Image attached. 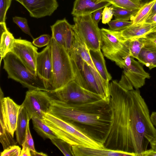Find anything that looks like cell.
I'll return each mask as SVG.
<instances>
[{
	"label": "cell",
	"mask_w": 156,
	"mask_h": 156,
	"mask_svg": "<svg viewBox=\"0 0 156 156\" xmlns=\"http://www.w3.org/2000/svg\"><path fill=\"white\" fill-rule=\"evenodd\" d=\"M111 122L103 143L104 148L143 156L156 139V128L139 89L128 90L117 81L109 85Z\"/></svg>",
	"instance_id": "obj_1"
},
{
	"label": "cell",
	"mask_w": 156,
	"mask_h": 156,
	"mask_svg": "<svg viewBox=\"0 0 156 156\" xmlns=\"http://www.w3.org/2000/svg\"><path fill=\"white\" fill-rule=\"evenodd\" d=\"M48 113L69 123L103 144L111 122L109 101L104 99L91 102L72 104L52 96Z\"/></svg>",
	"instance_id": "obj_2"
},
{
	"label": "cell",
	"mask_w": 156,
	"mask_h": 156,
	"mask_svg": "<svg viewBox=\"0 0 156 156\" xmlns=\"http://www.w3.org/2000/svg\"><path fill=\"white\" fill-rule=\"evenodd\" d=\"M74 72V80L83 89L109 101V82L104 80L97 71L84 61L75 51L69 54Z\"/></svg>",
	"instance_id": "obj_3"
},
{
	"label": "cell",
	"mask_w": 156,
	"mask_h": 156,
	"mask_svg": "<svg viewBox=\"0 0 156 156\" xmlns=\"http://www.w3.org/2000/svg\"><path fill=\"white\" fill-rule=\"evenodd\" d=\"M42 120L58 138L72 145L104 148L102 143L94 140L71 124L48 113H44Z\"/></svg>",
	"instance_id": "obj_4"
},
{
	"label": "cell",
	"mask_w": 156,
	"mask_h": 156,
	"mask_svg": "<svg viewBox=\"0 0 156 156\" xmlns=\"http://www.w3.org/2000/svg\"><path fill=\"white\" fill-rule=\"evenodd\" d=\"M3 59V69L9 78L20 83L28 90H51L49 86L37 75L31 73L12 52H9Z\"/></svg>",
	"instance_id": "obj_5"
},
{
	"label": "cell",
	"mask_w": 156,
	"mask_h": 156,
	"mask_svg": "<svg viewBox=\"0 0 156 156\" xmlns=\"http://www.w3.org/2000/svg\"><path fill=\"white\" fill-rule=\"evenodd\" d=\"M53 78L51 91L60 89L74 80V75L69 54L51 37Z\"/></svg>",
	"instance_id": "obj_6"
},
{
	"label": "cell",
	"mask_w": 156,
	"mask_h": 156,
	"mask_svg": "<svg viewBox=\"0 0 156 156\" xmlns=\"http://www.w3.org/2000/svg\"><path fill=\"white\" fill-rule=\"evenodd\" d=\"M74 32L84 42L90 50H101V29L94 21L92 14L83 16H74Z\"/></svg>",
	"instance_id": "obj_7"
},
{
	"label": "cell",
	"mask_w": 156,
	"mask_h": 156,
	"mask_svg": "<svg viewBox=\"0 0 156 156\" xmlns=\"http://www.w3.org/2000/svg\"><path fill=\"white\" fill-rule=\"evenodd\" d=\"M48 92L54 98L69 104H83L104 99L100 95L83 89L74 80L60 89Z\"/></svg>",
	"instance_id": "obj_8"
},
{
	"label": "cell",
	"mask_w": 156,
	"mask_h": 156,
	"mask_svg": "<svg viewBox=\"0 0 156 156\" xmlns=\"http://www.w3.org/2000/svg\"><path fill=\"white\" fill-rule=\"evenodd\" d=\"M51 98L48 91L28 90L22 104L27 111L30 120L34 116L42 119L44 113L48 112Z\"/></svg>",
	"instance_id": "obj_9"
},
{
	"label": "cell",
	"mask_w": 156,
	"mask_h": 156,
	"mask_svg": "<svg viewBox=\"0 0 156 156\" xmlns=\"http://www.w3.org/2000/svg\"><path fill=\"white\" fill-rule=\"evenodd\" d=\"M0 91V122L13 136L20 105L16 104L9 97H4L1 88Z\"/></svg>",
	"instance_id": "obj_10"
},
{
	"label": "cell",
	"mask_w": 156,
	"mask_h": 156,
	"mask_svg": "<svg viewBox=\"0 0 156 156\" xmlns=\"http://www.w3.org/2000/svg\"><path fill=\"white\" fill-rule=\"evenodd\" d=\"M37 48L30 42L20 38L16 39L10 51L16 55L33 73L36 74Z\"/></svg>",
	"instance_id": "obj_11"
},
{
	"label": "cell",
	"mask_w": 156,
	"mask_h": 156,
	"mask_svg": "<svg viewBox=\"0 0 156 156\" xmlns=\"http://www.w3.org/2000/svg\"><path fill=\"white\" fill-rule=\"evenodd\" d=\"M36 71V74L49 86L51 91L53 72L51 42L41 52H38Z\"/></svg>",
	"instance_id": "obj_12"
},
{
	"label": "cell",
	"mask_w": 156,
	"mask_h": 156,
	"mask_svg": "<svg viewBox=\"0 0 156 156\" xmlns=\"http://www.w3.org/2000/svg\"><path fill=\"white\" fill-rule=\"evenodd\" d=\"M22 5L36 18L51 16L58 6L57 0H22Z\"/></svg>",
	"instance_id": "obj_13"
},
{
	"label": "cell",
	"mask_w": 156,
	"mask_h": 156,
	"mask_svg": "<svg viewBox=\"0 0 156 156\" xmlns=\"http://www.w3.org/2000/svg\"><path fill=\"white\" fill-rule=\"evenodd\" d=\"M156 28V23L145 22L136 24H131L121 31H113L121 41L145 37Z\"/></svg>",
	"instance_id": "obj_14"
},
{
	"label": "cell",
	"mask_w": 156,
	"mask_h": 156,
	"mask_svg": "<svg viewBox=\"0 0 156 156\" xmlns=\"http://www.w3.org/2000/svg\"><path fill=\"white\" fill-rule=\"evenodd\" d=\"M123 69L124 74L135 89L143 87L145 84V79L150 77L149 74L144 69L143 64L134 60L133 58L131 64Z\"/></svg>",
	"instance_id": "obj_15"
},
{
	"label": "cell",
	"mask_w": 156,
	"mask_h": 156,
	"mask_svg": "<svg viewBox=\"0 0 156 156\" xmlns=\"http://www.w3.org/2000/svg\"><path fill=\"white\" fill-rule=\"evenodd\" d=\"M101 50L104 56L115 53L121 49L124 42L116 37L113 30L104 28L101 29Z\"/></svg>",
	"instance_id": "obj_16"
},
{
	"label": "cell",
	"mask_w": 156,
	"mask_h": 156,
	"mask_svg": "<svg viewBox=\"0 0 156 156\" xmlns=\"http://www.w3.org/2000/svg\"><path fill=\"white\" fill-rule=\"evenodd\" d=\"M74 156H135L133 154L104 148L72 145Z\"/></svg>",
	"instance_id": "obj_17"
},
{
	"label": "cell",
	"mask_w": 156,
	"mask_h": 156,
	"mask_svg": "<svg viewBox=\"0 0 156 156\" xmlns=\"http://www.w3.org/2000/svg\"><path fill=\"white\" fill-rule=\"evenodd\" d=\"M111 5L107 2L98 3L96 0H75L71 14L74 16L88 15Z\"/></svg>",
	"instance_id": "obj_18"
},
{
	"label": "cell",
	"mask_w": 156,
	"mask_h": 156,
	"mask_svg": "<svg viewBox=\"0 0 156 156\" xmlns=\"http://www.w3.org/2000/svg\"><path fill=\"white\" fill-rule=\"evenodd\" d=\"M27 111L22 104L20 108L16 130V140L22 146L25 139L28 122L30 121Z\"/></svg>",
	"instance_id": "obj_19"
},
{
	"label": "cell",
	"mask_w": 156,
	"mask_h": 156,
	"mask_svg": "<svg viewBox=\"0 0 156 156\" xmlns=\"http://www.w3.org/2000/svg\"><path fill=\"white\" fill-rule=\"evenodd\" d=\"M73 25L69 23L65 18L58 20L52 25L51 26L52 31V37L58 44L65 47V39L69 30Z\"/></svg>",
	"instance_id": "obj_20"
},
{
	"label": "cell",
	"mask_w": 156,
	"mask_h": 156,
	"mask_svg": "<svg viewBox=\"0 0 156 156\" xmlns=\"http://www.w3.org/2000/svg\"><path fill=\"white\" fill-rule=\"evenodd\" d=\"M90 55L94 65L98 73L105 80L109 82L112 77L107 71L104 55L101 50H90Z\"/></svg>",
	"instance_id": "obj_21"
},
{
	"label": "cell",
	"mask_w": 156,
	"mask_h": 156,
	"mask_svg": "<svg viewBox=\"0 0 156 156\" xmlns=\"http://www.w3.org/2000/svg\"><path fill=\"white\" fill-rule=\"evenodd\" d=\"M156 0L151 1L143 4L140 9L130 19L132 24H136L146 22L151 14L152 8Z\"/></svg>",
	"instance_id": "obj_22"
},
{
	"label": "cell",
	"mask_w": 156,
	"mask_h": 156,
	"mask_svg": "<svg viewBox=\"0 0 156 156\" xmlns=\"http://www.w3.org/2000/svg\"><path fill=\"white\" fill-rule=\"evenodd\" d=\"M31 119L34 129L44 139H49L51 140L58 138L57 135L41 119L34 116Z\"/></svg>",
	"instance_id": "obj_23"
},
{
	"label": "cell",
	"mask_w": 156,
	"mask_h": 156,
	"mask_svg": "<svg viewBox=\"0 0 156 156\" xmlns=\"http://www.w3.org/2000/svg\"><path fill=\"white\" fill-rule=\"evenodd\" d=\"M137 59L140 62L151 69L156 67V51L144 47L139 54Z\"/></svg>",
	"instance_id": "obj_24"
},
{
	"label": "cell",
	"mask_w": 156,
	"mask_h": 156,
	"mask_svg": "<svg viewBox=\"0 0 156 156\" xmlns=\"http://www.w3.org/2000/svg\"><path fill=\"white\" fill-rule=\"evenodd\" d=\"M15 39L8 30L1 33L0 44V64L1 61L6 55L10 51Z\"/></svg>",
	"instance_id": "obj_25"
},
{
	"label": "cell",
	"mask_w": 156,
	"mask_h": 156,
	"mask_svg": "<svg viewBox=\"0 0 156 156\" xmlns=\"http://www.w3.org/2000/svg\"><path fill=\"white\" fill-rule=\"evenodd\" d=\"M98 3L107 2L114 6L130 10L139 9L143 4L140 0H96Z\"/></svg>",
	"instance_id": "obj_26"
},
{
	"label": "cell",
	"mask_w": 156,
	"mask_h": 156,
	"mask_svg": "<svg viewBox=\"0 0 156 156\" xmlns=\"http://www.w3.org/2000/svg\"><path fill=\"white\" fill-rule=\"evenodd\" d=\"M0 142L3 150L8 147L16 145L17 142L13 138V136L6 129L2 124L0 122Z\"/></svg>",
	"instance_id": "obj_27"
},
{
	"label": "cell",
	"mask_w": 156,
	"mask_h": 156,
	"mask_svg": "<svg viewBox=\"0 0 156 156\" xmlns=\"http://www.w3.org/2000/svg\"><path fill=\"white\" fill-rule=\"evenodd\" d=\"M115 19L130 20L131 16L138 9L130 10L118 7L112 5L111 6Z\"/></svg>",
	"instance_id": "obj_28"
},
{
	"label": "cell",
	"mask_w": 156,
	"mask_h": 156,
	"mask_svg": "<svg viewBox=\"0 0 156 156\" xmlns=\"http://www.w3.org/2000/svg\"><path fill=\"white\" fill-rule=\"evenodd\" d=\"M126 41L130 55L137 59L141 49L144 46L143 37Z\"/></svg>",
	"instance_id": "obj_29"
},
{
	"label": "cell",
	"mask_w": 156,
	"mask_h": 156,
	"mask_svg": "<svg viewBox=\"0 0 156 156\" xmlns=\"http://www.w3.org/2000/svg\"><path fill=\"white\" fill-rule=\"evenodd\" d=\"M51 142L56 146L66 156H74L72 145L65 141L58 138L50 140Z\"/></svg>",
	"instance_id": "obj_30"
},
{
	"label": "cell",
	"mask_w": 156,
	"mask_h": 156,
	"mask_svg": "<svg viewBox=\"0 0 156 156\" xmlns=\"http://www.w3.org/2000/svg\"><path fill=\"white\" fill-rule=\"evenodd\" d=\"M132 23L130 20L115 19L107 23L110 29L113 31H121Z\"/></svg>",
	"instance_id": "obj_31"
},
{
	"label": "cell",
	"mask_w": 156,
	"mask_h": 156,
	"mask_svg": "<svg viewBox=\"0 0 156 156\" xmlns=\"http://www.w3.org/2000/svg\"><path fill=\"white\" fill-rule=\"evenodd\" d=\"M13 22L16 23L25 34L30 36L33 39V37L30 32L27 19L23 17L15 16L12 18Z\"/></svg>",
	"instance_id": "obj_32"
},
{
	"label": "cell",
	"mask_w": 156,
	"mask_h": 156,
	"mask_svg": "<svg viewBox=\"0 0 156 156\" xmlns=\"http://www.w3.org/2000/svg\"><path fill=\"white\" fill-rule=\"evenodd\" d=\"M51 37L50 35L44 34L33 39V44L35 46L41 48L48 45L51 42Z\"/></svg>",
	"instance_id": "obj_33"
},
{
	"label": "cell",
	"mask_w": 156,
	"mask_h": 156,
	"mask_svg": "<svg viewBox=\"0 0 156 156\" xmlns=\"http://www.w3.org/2000/svg\"><path fill=\"white\" fill-rule=\"evenodd\" d=\"M12 0H0V23H5L6 15Z\"/></svg>",
	"instance_id": "obj_34"
},
{
	"label": "cell",
	"mask_w": 156,
	"mask_h": 156,
	"mask_svg": "<svg viewBox=\"0 0 156 156\" xmlns=\"http://www.w3.org/2000/svg\"><path fill=\"white\" fill-rule=\"evenodd\" d=\"M21 148L16 145L10 146L1 152V156H20Z\"/></svg>",
	"instance_id": "obj_35"
},
{
	"label": "cell",
	"mask_w": 156,
	"mask_h": 156,
	"mask_svg": "<svg viewBox=\"0 0 156 156\" xmlns=\"http://www.w3.org/2000/svg\"><path fill=\"white\" fill-rule=\"evenodd\" d=\"M113 14L111 7L106 6L103 10L102 23L103 24L107 23L111 20Z\"/></svg>",
	"instance_id": "obj_36"
},
{
	"label": "cell",
	"mask_w": 156,
	"mask_h": 156,
	"mask_svg": "<svg viewBox=\"0 0 156 156\" xmlns=\"http://www.w3.org/2000/svg\"><path fill=\"white\" fill-rule=\"evenodd\" d=\"M144 47L156 51V36L143 37Z\"/></svg>",
	"instance_id": "obj_37"
},
{
	"label": "cell",
	"mask_w": 156,
	"mask_h": 156,
	"mask_svg": "<svg viewBox=\"0 0 156 156\" xmlns=\"http://www.w3.org/2000/svg\"><path fill=\"white\" fill-rule=\"evenodd\" d=\"M24 141L29 147L30 151H36L34 140L30 131L29 121L27 124Z\"/></svg>",
	"instance_id": "obj_38"
},
{
	"label": "cell",
	"mask_w": 156,
	"mask_h": 156,
	"mask_svg": "<svg viewBox=\"0 0 156 156\" xmlns=\"http://www.w3.org/2000/svg\"><path fill=\"white\" fill-rule=\"evenodd\" d=\"M102 12V9H100L95 11L92 14V18L94 21L98 24L101 19Z\"/></svg>",
	"instance_id": "obj_39"
},
{
	"label": "cell",
	"mask_w": 156,
	"mask_h": 156,
	"mask_svg": "<svg viewBox=\"0 0 156 156\" xmlns=\"http://www.w3.org/2000/svg\"><path fill=\"white\" fill-rule=\"evenodd\" d=\"M22 149L21 150L20 156H31L30 150L25 141L22 144Z\"/></svg>",
	"instance_id": "obj_40"
},
{
	"label": "cell",
	"mask_w": 156,
	"mask_h": 156,
	"mask_svg": "<svg viewBox=\"0 0 156 156\" xmlns=\"http://www.w3.org/2000/svg\"><path fill=\"white\" fill-rule=\"evenodd\" d=\"M156 156V151L151 148L150 149H147L144 153L143 156Z\"/></svg>",
	"instance_id": "obj_41"
},
{
	"label": "cell",
	"mask_w": 156,
	"mask_h": 156,
	"mask_svg": "<svg viewBox=\"0 0 156 156\" xmlns=\"http://www.w3.org/2000/svg\"><path fill=\"white\" fill-rule=\"evenodd\" d=\"M150 119L153 125L156 127V112H153L150 116Z\"/></svg>",
	"instance_id": "obj_42"
},
{
	"label": "cell",
	"mask_w": 156,
	"mask_h": 156,
	"mask_svg": "<svg viewBox=\"0 0 156 156\" xmlns=\"http://www.w3.org/2000/svg\"><path fill=\"white\" fill-rule=\"evenodd\" d=\"M30 154L31 156H47L48 155L42 152H37L36 151H30Z\"/></svg>",
	"instance_id": "obj_43"
},
{
	"label": "cell",
	"mask_w": 156,
	"mask_h": 156,
	"mask_svg": "<svg viewBox=\"0 0 156 156\" xmlns=\"http://www.w3.org/2000/svg\"><path fill=\"white\" fill-rule=\"evenodd\" d=\"M146 22L156 23V13L148 18Z\"/></svg>",
	"instance_id": "obj_44"
},
{
	"label": "cell",
	"mask_w": 156,
	"mask_h": 156,
	"mask_svg": "<svg viewBox=\"0 0 156 156\" xmlns=\"http://www.w3.org/2000/svg\"><path fill=\"white\" fill-rule=\"evenodd\" d=\"M151 148L156 151V139H153L150 142Z\"/></svg>",
	"instance_id": "obj_45"
},
{
	"label": "cell",
	"mask_w": 156,
	"mask_h": 156,
	"mask_svg": "<svg viewBox=\"0 0 156 156\" xmlns=\"http://www.w3.org/2000/svg\"><path fill=\"white\" fill-rule=\"evenodd\" d=\"M155 13H156V2L154 4V5L152 8L151 14H150V16H149V17H148V19L149 18L151 17Z\"/></svg>",
	"instance_id": "obj_46"
},
{
	"label": "cell",
	"mask_w": 156,
	"mask_h": 156,
	"mask_svg": "<svg viewBox=\"0 0 156 156\" xmlns=\"http://www.w3.org/2000/svg\"><path fill=\"white\" fill-rule=\"evenodd\" d=\"M156 36V28L151 32L148 34L145 37H152Z\"/></svg>",
	"instance_id": "obj_47"
},
{
	"label": "cell",
	"mask_w": 156,
	"mask_h": 156,
	"mask_svg": "<svg viewBox=\"0 0 156 156\" xmlns=\"http://www.w3.org/2000/svg\"><path fill=\"white\" fill-rule=\"evenodd\" d=\"M20 3H21L22 5V0H15Z\"/></svg>",
	"instance_id": "obj_48"
},
{
	"label": "cell",
	"mask_w": 156,
	"mask_h": 156,
	"mask_svg": "<svg viewBox=\"0 0 156 156\" xmlns=\"http://www.w3.org/2000/svg\"><path fill=\"white\" fill-rule=\"evenodd\" d=\"M140 0L141 1H142V0Z\"/></svg>",
	"instance_id": "obj_49"
}]
</instances>
